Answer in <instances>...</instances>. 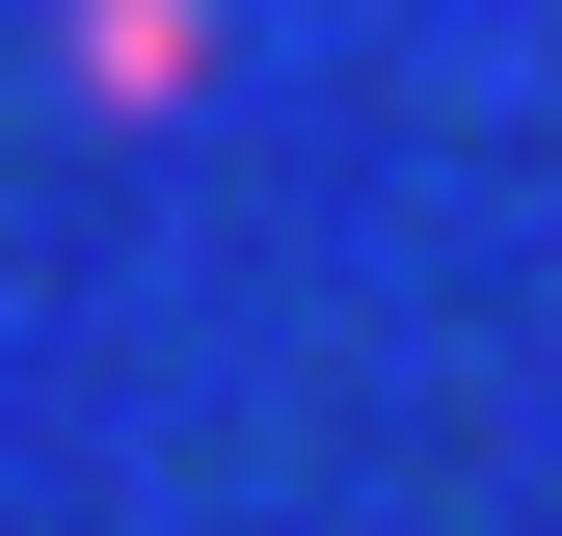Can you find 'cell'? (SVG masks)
Instances as JSON below:
<instances>
[{
	"label": "cell",
	"instance_id": "6da1fadb",
	"mask_svg": "<svg viewBox=\"0 0 562 536\" xmlns=\"http://www.w3.org/2000/svg\"><path fill=\"white\" fill-rule=\"evenodd\" d=\"M81 81L108 108H188V81H215V0H81Z\"/></svg>",
	"mask_w": 562,
	"mask_h": 536
}]
</instances>
